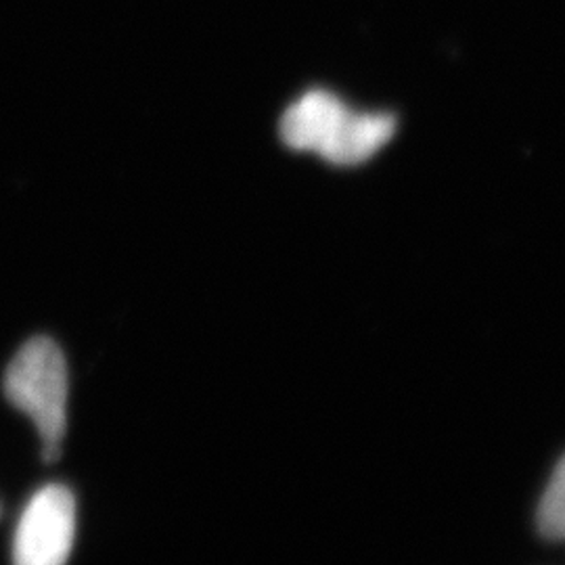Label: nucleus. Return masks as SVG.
Segmentation results:
<instances>
[{
    "instance_id": "f257e3e1",
    "label": "nucleus",
    "mask_w": 565,
    "mask_h": 565,
    "mask_svg": "<svg viewBox=\"0 0 565 565\" xmlns=\"http://www.w3.org/2000/svg\"><path fill=\"white\" fill-rule=\"evenodd\" d=\"M2 390L7 401L36 425L42 459L55 463L67 429L70 371L60 343L36 335L21 345L4 371Z\"/></svg>"
},
{
    "instance_id": "f03ea898",
    "label": "nucleus",
    "mask_w": 565,
    "mask_h": 565,
    "mask_svg": "<svg viewBox=\"0 0 565 565\" xmlns=\"http://www.w3.org/2000/svg\"><path fill=\"white\" fill-rule=\"evenodd\" d=\"M76 541V497L63 484L42 486L21 511L13 565H65Z\"/></svg>"
},
{
    "instance_id": "7ed1b4c3",
    "label": "nucleus",
    "mask_w": 565,
    "mask_h": 565,
    "mask_svg": "<svg viewBox=\"0 0 565 565\" xmlns=\"http://www.w3.org/2000/svg\"><path fill=\"white\" fill-rule=\"evenodd\" d=\"M396 121L390 114H354L345 109L323 147V160L338 166H354L373 158L392 139Z\"/></svg>"
},
{
    "instance_id": "20e7f679",
    "label": "nucleus",
    "mask_w": 565,
    "mask_h": 565,
    "mask_svg": "<svg viewBox=\"0 0 565 565\" xmlns=\"http://www.w3.org/2000/svg\"><path fill=\"white\" fill-rule=\"evenodd\" d=\"M345 105L327 90L306 93L281 118V139L296 151H319L342 120Z\"/></svg>"
},
{
    "instance_id": "39448f33",
    "label": "nucleus",
    "mask_w": 565,
    "mask_h": 565,
    "mask_svg": "<svg viewBox=\"0 0 565 565\" xmlns=\"http://www.w3.org/2000/svg\"><path fill=\"white\" fill-rule=\"evenodd\" d=\"M536 524L541 534L548 541H564L565 539V457L555 467L551 482L546 486L545 494L541 499Z\"/></svg>"
},
{
    "instance_id": "423d86ee",
    "label": "nucleus",
    "mask_w": 565,
    "mask_h": 565,
    "mask_svg": "<svg viewBox=\"0 0 565 565\" xmlns=\"http://www.w3.org/2000/svg\"><path fill=\"white\" fill-rule=\"evenodd\" d=\"M0 513H2V507H0Z\"/></svg>"
}]
</instances>
